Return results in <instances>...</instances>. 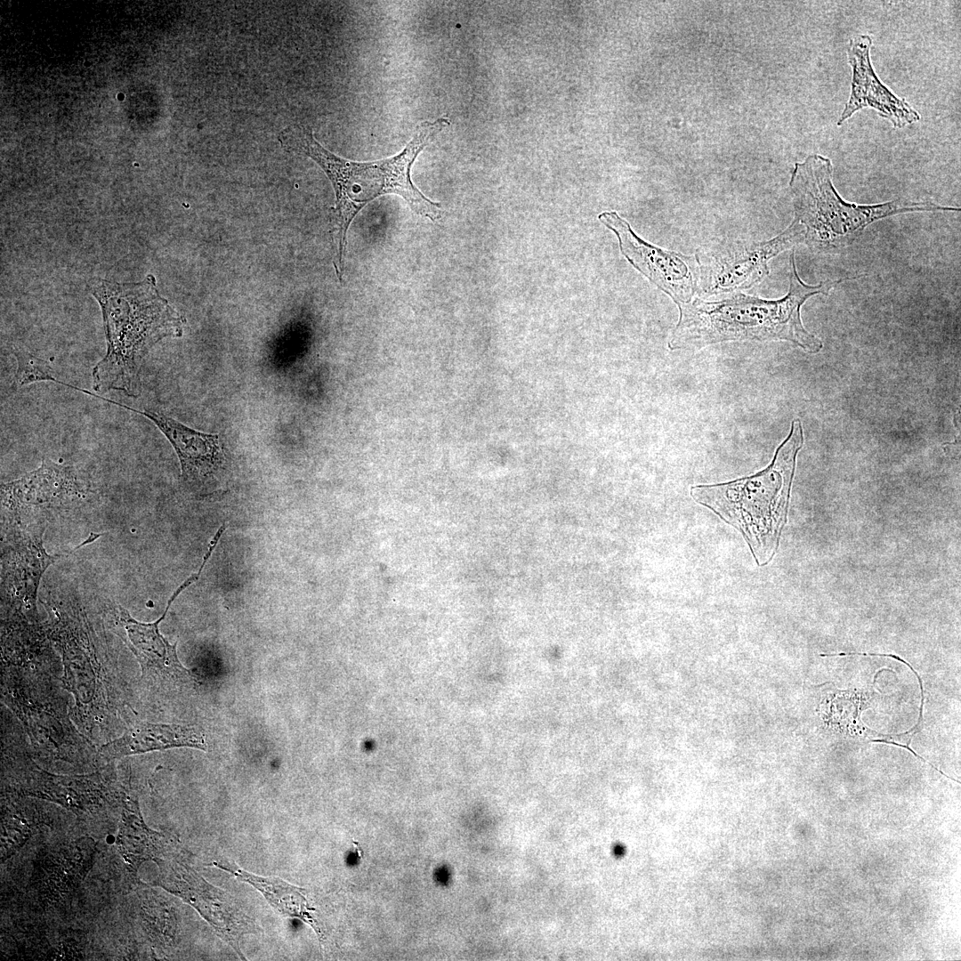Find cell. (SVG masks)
<instances>
[{"instance_id": "cell-2", "label": "cell", "mask_w": 961, "mask_h": 961, "mask_svg": "<svg viewBox=\"0 0 961 961\" xmlns=\"http://www.w3.org/2000/svg\"><path fill=\"white\" fill-rule=\"evenodd\" d=\"M789 263V288L780 299L738 293L717 301L695 298L678 305L680 317L669 338V349L695 350L727 341L783 340L807 352H819L823 343L804 327L801 307L815 295H828L844 279L809 285L798 275L794 250Z\"/></svg>"}, {"instance_id": "cell-3", "label": "cell", "mask_w": 961, "mask_h": 961, "mask_svg": "<svg viewBox=\"0 0 961 961\" xmlns=\"http://www.w3.org/2000/svg\"><path fill=\"white\" fill-rule=\"evenodd\" d=\"M87 289L101 307L107 348L92 370L93 388L137 398L146 355L161 339L182 336L184 319L160 295L151 274L132 283L92 278Z\"/></svg>"}, {"instance_id": "cell-4", "label": "cell", "mask_w": 961, "mask_h": 961, "mask_svg": "<svg viewBox=\"0 0 961 961\" xmlns=\"http://www.w3.org/2000/svg\"><path fill=\"white\" fill-rule=\"evenodd\" d=\"M804 441L799 420L763 471L726 483L691 488L693 499L739 530L758 565L774 555L786 523L796 455Z\"/></svg>"}, {"instance_id": "cell-1", "label": "cell", "mask_w": 961, "mask_h": 961, "mask_svg": "<svg viewBox=\"0 0 961 961\" xmlns=\"http://www.w3.org/2000/svg\"><path fill=\"white\" fill-rule=\"evenodd\" d=\"M444 117L424 121L416 129L406 147L395 156L371 162H357L339 157L316 141L313 133L289 126L281 133L280 141L288 151L303 153L315 161L330 180L335 205L330 217L334 265L342 280L347 231L358 213L380 196L401 197L418 215L432 221L441 219L439 203L427 198L413 183L412 166L424 147L447 125Z\"/></svg>"}, {"instance_id": "cell-13", "label": "cell", "mask_w": 961, "mask_h": 961, "mask_svg": "<svg viewBox=\"0 0 961 961\" xmlns=\"http://www.w3.org/2000/svg\"><path fill=\"white\" fill-rule=\"evenodd\" d=\"M181 747L207 750L203 732L197 727L141 723L105 744L101 751L107 756L121 757Z\"/></svg>"}, {"instance_id": "cell-14", "label": "cell", "mask_w": 961, "mask_h": 961, "mask_svg": "<svg viewBox=\"0 0 961 961\" xmlns=\"http://www.w3.org/2000/svg\"><path fill=\"white\" fill-rule=\"evenodd\" d=\"M213 866L237 877L259 891L267 901L279 913L289 917H295L311 925L318 931L311 909L304 895V889L293 885L283 879L252 874L237 864L213 861Z\"/></svg>"}, {"instance_id": "cell-10", "label": "cell", "mask_w": 961, "mask_h": 961, "mask_svg": "<svg viewBox=\"0 0 961 961\" xmlns=\"http://www.w3.org/2000/svg\"><path fill=\"white\" fill-rule=\"evenodd\" d=\"M872 44L871 36L866 34L850 39L847 56L852 70L851 93L836 125H842L864 108H872L897 129L918 122L920 114L904 98L893 93L876 75L870 58Z\"/></svg>"}, {"instance_id": "cell-5", "label": "cell", "mask_w": 961, "mask_h": 961, "mask_svg": "<svg viewBox=\"0 0 961 961\" xmlns=\"http://www.w3.org/2000/svg\"><path fill=\"white\" fill-rule=\"evenodd\" d=\"M833 164L820 154L795 163L789 181L795 220L804 229V242L819 253L851 246L871 223L916 212L958 211L931 201L898 198L875 205H860L842 198L833 183Z\"/></svg>"}, {"instance_id": "cell-7", "label": "cell", "mask_w": 961, "mask_h": 961, "mask_svg": "<svg viewBox=\"0 0 961 961\" xmlns=\"http://www.w3.org/2000/svg\"><path fill=\"white\" fill-rule=\"evenodd\" d=\"M801 242L804 229L794 219L771 239L718 246L697 254L698 294L712 295L747 289L769 274L771 259Z\"/></svg>"}, {"instance_id": "cell-11", "label": "cell", "mask_w": 961, "mask_h": 961, "mask_svg": "<svg viewBox=\"0 0 961 961\" xmlns=\"http://www.w3.org/2000/svg\"><path fill=\"white\" fill-rule=\"evenodd\" d=\"M208 558L209 556L206 554L198 571L187 578L174 591L163 615L157 620L151 623L141 622L133 618L122 606L114 607L112 612L115 625L125 632L128 644L138 658L144 675H150L160 682L171 683L183 684L195 681L191 672L179 661L176 643L170 644L160 634L159 624L165 618L176 597L198 579Z\"/></svg>"}, {"instance_id": "cell-12", "label": "cell", "mask_w": 961, "mask_h": 961, "mask_svg": "<svg viewBox=\"0 0 961 961\" xmlns=\"http://www.w3.org/2000/svg\"><path fill=\"white\" fill-rule=\"evenodd\" d=\"M97 397L138 413L154 423L174 448L181 464L182 477L185 481L201 482L222 464L223 456L217 434L196 431L161 413L148 409L139 410L99 395Z\"/></svg>"}, {"instance_id": "cell-9", "label": "cell", "mask_w": 961, "mask_h": 961, "mask_svg": "<svg viewBox=\"0 0 961 961\" xmlns=\"http://www.w3.org/2000/svg\"><path fill=\"white\" fill-rule=\"evenodd\" d=\"M599 220L618 237L626 259L678 305L690 303L698 293L699 271L695 256L665 250L638 237L616 212H603Z\"/></svg>"}, {"instance_id": "cell-15", "label": "cell", "mask_w": 961, "mask_h": 961, "mask_svg": "<svg viewBox=\"0 0 961 961\" xmlns=\"http://www.w3.org/2000/svg\"><path fill=\"white\" fill-rule=\"evenodd\" d=\"M12 354L17 365L13 377L15 388L19 389L36 382L56 383L59 380L46 360L20 348H15Z\"/></svg>"}, {"instance_id": "cell-8", "label": "cell", "mask_w": 961, "mask_h": 961, "mask_svg": "<svg viewBox=\"0 0 961 961\" xmlns=\"http://www.w3.org/2000/svg\"><path fill=\"white\" fill-rule=\"evenodd\" d=\"M1 535L2 602L18 611L36 613L40 581L45 570L64 554H50L44 546V526L35 521L4 519Z\"/></svg>"}, {"instance_id": "cell-6", "label": "cell", "mask_w": 961, "mask_h": 961, "mask_svg": "<svg viewBox=\"0 0 961 961\" xmlns=\"http://www.w3.org/2000/svg\"><path fill=\"white\" fill-rule=\"evenodd\" d=\"M94 495L86 472L44 458L38 468L2 482V512L4 519L39 521V513L44 516L47 513L74 509Z\"/></svg>"}]
</instances>
